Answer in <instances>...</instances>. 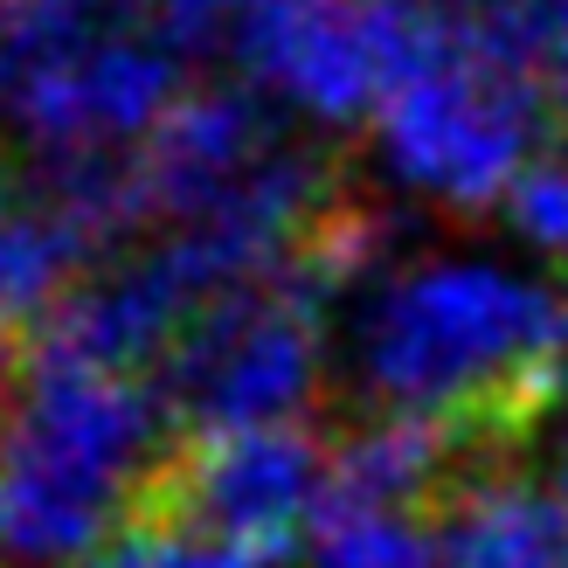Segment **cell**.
I'll list each match as a JSON object with an SVG mask.
<instances>
[{
	"label": "cell",
	"instance_id": "8",
	"mask_svg": "<svg viewBox=\"0 0 568 568\" xmlns=\"http://www.w3.org/2000/svg\"><path fill=\"white\" fill-rule=\"evenodd\" d=\"M437 568H444V561H437Z\"/></svg>",
	"mask_w": 568,
	"mask_h": 568
},
{
	"label": "cell",
	"instance_id": "2",
	"mask_svg": "<svg viewBox=\"0 0 568 568\" xmlns=\"http://www.w3.org/2000/svg\"><path fill=\"white\" fill-rule=\"evenodd\" d=\"M160 416L153 382L21 333L0 382V555L77 568L125 514Z\"/></svg>",
	"mask_w": 568,
	"mask_h": 568
},
{
	"label": "cell",
	"instance_id": "7",
	"mask_svg": "<svg viewBox=\"0 0 568 568\" xmlns=\"http://www.w3.org/2000/svg\"><path fill=\"white\" fill-rule=\"evenodd\" d=\"M561 514H568V465H561Z\"/></svg>",
	"mask_w": 568,
	"mask_h": 568
},
{
	"label": "cell",
	"instance_id": "5",
	"mask_svg": "<svg viewBox=\"0 0 568 568\" xmlns=\"http://www.w3.org/2000/svg\"><path fill=\"white\" fill-rule=\"evenodd\" d=\"M499 8H506V28H514L548 111H555V125L568 132V0H499Z\"/></svg>",
	"mask_w": 568,
	"mask_h": 568
},
{
	"label": "cell",
	"instance_id": "1",
	"mask_svg": "<svg viewBox=\"0 0 568 568\" xmlns=\"http://www.w3.org/2000/svg\"><path fill=\"white\" fill-rule=\"evenodd\" d=\"M568 382V298L499 271L437 264L403 277L367 326L382 409L437 416L478 465H506Z\"/></svg>",
	"mask_w": 568,
	"mask_h": 568
},
{
	"label": "cell",
	"instance_id": "3",
	"mask_svg": "<svg viewBox=\"0 0 568 568\" xmlns=\"http://www.w3.org/2000/svg\"><path fill=\"white\" fill-rule=\"evenodd\" d=\"M444 568H568V514L534 478L506 465H471L450 478L430 514Z\"/></svg>",
	"mask_w": 568,
	"mask_h": 568
},
{
	"label": "cell",
	"instance_id": "6",
	"mask_svg": "<svg viewBox=\"0 0 568 568\" xmlns=\"http://www.w3.org/2000/svg\"><path fill=\"white\" fill-rule=\"evenodd\" d=\"M506 209H514V222L534 243H548V250L568 257V146L548 153V160H534L514 181V194H506Z\"/></svg>",
	"mask_w": 568,
	"mask_h": 568
},
{
	"label": "cell",
	"instance_id": "4",
	"mask_svg": "<svg viewBox=\"0 0 568 568\" xmlns=\"http://www.w3.org/2000/svg\"><path fill=\"white\" fill-rule=\"evenodd\" d=\"M77 568H250V561L236 548H222L215 534L187 527L181 514H160V506L125 499V514L111 520V534Z\"/></svg>",
	"mask_w": 568,
	"mask_h": 568
}]
</instances>
